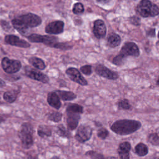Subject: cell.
Segmentation results:
<instances>
[{"instance_id": "obj_16", "label": "cell", "mask_w": 159, "mask_h": 159, "mask_svg": "<svg viewBox=\"0 0 159 159\" xmlns=\"http://www.w3.org/2000/svg\"><path fill=\"white\" fill-rule=\"evenodd\" d=\"M47 102L52 107L55 109H59L61 106L60 98L56 91L49 92L47 94Z\"/></svg>"}, {"instance_id": "obj_1", "label": "cell", "mask_w": 159, "mask_h": 159, "mask_svg": "<svg viewBox=\"0 0 159 159\" xmlns=\"http://www.w3.org/2000/svg\"><path fill=\"white\" fill-rule=\"evenodd\" d=\"M42 24L41 18L33 13H27L12 20V24L20 34L25 35L29 28L38 27Z\"/></svg>"}, {"instance_id": "obj_28", "label": "cell", "mask_w": 159, "mask_h": 159, "mask_svg": "<svg viewBox=\"0 0 159 159\" xmlns=\"http://www.w3.org/2000/svg\"><path fill=\"white\" fill-rule=\"evenodd\" d=\"M85 155L91 158V159H106L102 153H98L96 151L89 150L85 153Z\"/></svg>"}, {"instance_id": "obj_38", "label": "cell", "mask_w": 159, "mask_h": 159, "mask_svg": "<svg viewBox=\"0 0 159 159\" xmlns=\"http://www.w3.org/2000/svg\"><path fill=\"white\" fill-rule=\"evenodd\" d=\"M152 159H159V157H153Z\"/></svg>"}, {"instance_id": "obj_9", "label": "cell", "mask_w": 159, "mask_h": 159, "mask_svg": "<svg viewBox=\"0 0 159 159\" xmlns=\"http://www.w3.org/2000/svg\"><path fill=\"white\" fill-rule=\"evenodd\" d=\"M93 129L89 125H80L75 135V139L80 143H85L89 140L92 135Z\"/></svg>"}, {"instance_id": "obj_4", "label": "cell", "mask_w": 159, "mask_h": 159, "mask_svg": "<svg viewBox=\"0 0 159 159\" xmlns=\"http://www.w3.org/2000/svg\"><path fill=\"white\" fill-rule=\"evenodd\" d=\"M140 55V50L134 42L125 43L120 49L119 53L112 60V63L117 66H122L124 64L128 56L137 57Z\"/></svg>"}, {"instance_id": "obj_14", "label": "cell", "mask_w": 159, "mask_h": 159, "mask_svg": "<svg viewBox=\"0 0 159 159\" xmlns=\"http://www.w3.org/2000/svg\"><path fill=\"white\" fill-rule=\"evenodd\" d=\"M64 22L61 20H56L48 23L45 27V31L48 34H59L63 32Z\"/></svg>"}, {"instance_id": "obj_18", "label": "cell", "mask_w": 159, "mask_h": 159, "mask_svg": "<svg viewBox=\"0 0 159 159\" xmlns=\"http://www.w3.org/2000/svg\"><path fill=\"white\" fill-rule=\"evenodd\" d=\"M56 91L60 96V99L64 101H71L75 99L77 97L76 94L71 91L57 90Z\"/></svg>"}, {"instance_id": "obj_39", "label": "cell", "mask_w": 159, "mask_h": 159, "mask_svg": "<svg viewBox=\"0 0 159 159\" xmlns=\"http://www.w3.org/2000/svg\"><path fill=\"white\" fill-rule=\"evenodd\" d=\"M157 36H158V38L159 39V31H158V35H157Z\"/></svg>"}, {"instance_id": "obj_23", "label": "cell", "mask_w": 159, "mask_h": 159, "mask_svg": "<svg viewBox=\"0 0 159 159\" xmlns=\"http://www.w3.org/2000/svg\"><path fill=\"white\" fill-rule=\"evenodd\" d=\"M135 153L139 157H144L148 153V148L145 143L140 142L135 147Z\"/></svg>"}, {"instance_id": "obj_22", "label": "cell", "mask_w": 159, "mask_h": 159, "mask_svg": "<svg viewBox=\"0 0 159 159\" xmlns=\"http://www.w3.org/2000/svg\"><path fill=\"white\" fill-rule=\"evenodd\" d=\"M120 37L116 33L111 34L107 38V44L111 47H116L120 44Z\"/></svg>"}, {"instance_id": "obj_29", "label": "cell", "mask_w": 159, "mask_h": 159, "mask_svg": "<svg viewBox=\"0 0 159 159\" xmlns=\"http://www.w3.org/2000/svg\"><path fill=\"white\" fill-rule=\"evenodd\" d=\"M109 131L107 130V129H106L105 127H100L98 130V132H97V135L99 138L101 139H106L108 135H109Z\"/></svg>"}, {"instance_id": "obj_25", "label": "cell", "mask_w": 159, "mask_h": 159, "mask_svg": "<svg viewBox=\"0 0 159 159\" xmlns=\"http://www.w3.org/2000/svg\"><path fill=\"white\" fill-rule=\"evenodd\" d=\"M117 107L120 110H130L132 109V105L128 99H122L118 101Z\"/></svg>"}, {"instance_id": "obj_33", "label": "cell", "mask_w": 159, "mask_h": 159, "mask_svg": "<svg viewBox=\"0 0 159 159\" xmlns=\"http://www.w3.org/2000/svg\"><path fill=\"white\" fill-rule=\"evenodd\" d=\"M146 34L148 37H155V29L153 28H150L146 31Z\"/></svg>"}, {"instance_id": "obj_8", "label": "cell", "mask_w": 159, "mask_h": 159, "mask_svg": "<svg viewBox=\"0 0 159 159\" xmlns=\"http://www.w3.org/2000/svg\"><path fill=\"white\" fill-rule=\"evenodd\" d=\"M27 38L34 43H42L47 46L53 47L58 43V38L55 36L42 35L37 34H32L27 37Z\"/></svg>"}, {"instance_id": "obj_21", "label": "cell", "mask_w": 159, "mask_h": 159, "mask_svg": "<svg viewBox=\"0 0 159 159\" xmlns=\"http://www.w3.org/2000/svg\"><path fill=\"white\" fill-rule=\"evenodd\" d=\"M29 62L35 68L39 70H43L46 68V65L43 60L36 57H32L29 59Z\"/></svg>"}, {"instance_id": "obj_5", "label": "cell", "mask_w": 159, "mask_h": 159, "mask_svg": "<svg viewBox=\"0 0 159 159\" xmlns=\"http://www.w3.org/2000/svg\"><path fill=\"white\" fill-rule=\"evenodd\" d=\"M34 129L29 122L23 123L18 132V135L21 142L22 147L24 149L30 148L34 144Z\"/></svg>"}, {"instance_id": "obj_2", "label": "cell", "mask_w": 159, "mask_h": 159, "mask_svg": "<svg viewBox=\"0 0 159 159\" xmlns=\"http://www.w3.org/2000/svg\"><path fill=\"white\" fill-rule=\"evenodd\" d=\"M142 127L140 121L133 119H120L115 121L111 126V130L119 135H127L139 130Z\"/></svg>"}, {"instance_id": "obj_17", "label": "cell", "mask_w": 159, "mask_h": 159, "mask_svg": "<svg viewBox=\"0 0 159 159\" xmlns=\"http://www.w3.org/2000/svg\"><path fill=\"white\" fill-rule=\"evenodd\" d=\"M131 144L129 142H123L119 145L117 153L120 159H130Z\"/></svg>"}, {"instance_id": "obj_27", "label": "cell", "mask_w": 159, "mask_h": 159, "mask_svg": "<svg viewBox=\"0 0 159 159\" xmlns=\"http://www.w3.org/2000/svg\"><path fill=\"white\" fill-rule=\"evenodd\" d=\"M62 116V113L60 112H53L48 116L47 118L48 120L53 122H59L61 120Z\"/></svg>"}, {"instance_id": "obj_35", "label": "cell", "mask_w": 159, "mask_h": 159, "mask_svg": "<svg viewBox=\"0 0 159 159\" xmlns=\"http://www.w3.org/2000/svg\"><path fill=\"white\" fill-rule=\"evenodd\" d=\"M4 85H6V83H5V82L1 79V85H0V87H1V88H2V87L4 86Z\"/></svg>"}, {"instance_id": "obj_11", "label": "cell", "mask_w": 159, "mask_h": 159, "mask_svg": "<svg viewBox=\"0 0 159 159\" xmlns=\"http://www.w3.org/2000/svg\"><path fill=\"white\" fill-rule=\"evenodd\" d=\"M24 71L25 76H27L28 78L30 79L38 81L45 84L48 83L49 82L48 76L45 73L40 72L39 70L27 66H25Z\"/></svg>"}, {"instance_id": "obj_3", "label": "cell", "mask_w": 159, "mask_h": 159, "mask_svg": "<svg viewBox=\"0 0 159 159\" xmlns=\"http://www.w3.org/2000/svg\"><path fill=\"white\" fill-rule=\"evenodd\" d=\"M66 113L67 128L70 130H73L78 125L81 114L83 113V107L76 103H70L66 108Z\"/></svg>"}, {"instance_id": "obj_37", "label": "cell", "mask_w": 159, "mask_h": 159, "mask_svg": "<svg viewBox=\"0 0 159 159\" xmlns=\"http://www.w3.org/2000/svg\"><path fill=\"white\" fill-rule=\"evenodd\" d=\"M156 84H157V86H159V76H158V78H157V80Z\"/></svg>"}, {"instance_id": "obj_34", "label": "cell", "mask_w": 159, "mask_h": 159, "mask_svg": "<svg viewBox=\"0 0 159 159\" xmlns=\"http://www.w3.org/2000/svg\"><path fill=\"white\" fill-rule=\"evenodd\" d=\"M98 2L101 3V4H107L109 2L110 0H96Z\"/></svg>"}, {"instance_id": "obj_12", "label": "cell", "mask_w": 159, "mask_h": 159, "mask_svg": "<svg viewBox=\"0 0 159 159\" xmlns=\"http://www.w3.org/2000/svg\"><path fill=\"white\" fill-rule=\"evenodd\" d=\"M66 74L71 81L79 84L81 86H85L88 84L87 80L82 76L80 71L76 68H68L66 70Z\"/></svg>"}, {"instance_id": "obj_6", "label": "cell", "mask_w": 159, "mask_h": 159, "mask_svg": "<svg viewBox=\"0 0 159 159\" xmlns=\"http://www.w3.org/2000/svg\"><path fill=\"white\" fill-rule=\"evenodd\" d=\"M136 12L143 17H155L159 14V6L149 0H141L136 7Z\"/></svg>"}, {"instance_id": "obj_13", "label": "cell", "mask_w": 159, "mask_h": 159, "mask_svg": "<svg viewBox=\"0 0 159 159\" xmlns=\"http://www.w3.org/2000/svg\"><path fill=\"white\" fill-rule=\"evenodd\" d=\"M4 42L7 44L20 48H29L30 47V45L29 42L14 35H7L5 36Z\"/></svg>"}, {"instance_id": "obj_30", "label": "cell", "mask_w": 159, "mask_h": 159, "mask_svg": "<svg viewBox=\"0 0 159 159\" xmlns=\"http://www.w3.org/2000/svg\"><path fill=\"white\" fill-rule=\"evenodd\" d=\"M84 6L81 2H76L73 5V12L75 14H80L84 12Z\"/></svg>"}, {"instance_id": "obj_31", "label": "cell", "mask_w": 159, "mask_h": 159, "mask_svg": "<svg viewBox=\"0 0 159 159\" xmlns=\"http://www.w3.org/2000/svg\"><path fill=\"white\" fill-rule=\"evenodd\" d=\"M80 71L86 75V76H89L93 73V70H92V66L89 65H86L81 66L80 68Z\"/></svg>"}, {"instance_id": "obj_36", "label": "cell", "mask_w": 159, "mask_h": 159, "mask_svg": "<svg viewBox=\"0 0 159 159\" xmlns=\"http://www.w3.org/2000/svg\"><path fill=\"white\" fill-rule=\"evenodd\" d=\"M50 159H60V157H58V156H53V157H52Z\"/></svg>"}, {"instance_id": "obj_24", "label": "cell", "mask_w": 159, "mask_h": 159, "mask_svg": "<svg viewBox=\"0 0 159 159\" xmlns=\"http://www.w3.org/2000/svg\"><path fill=\"white\" fill-rule=\"evenodd\" d=\"M56 133L58 136L63 138L68 139L71 136L70 130L68 128L66 129L63 124H59L57 126Z\"/></svg>"}, {"instance_id": "obj_26", "label": "cell", "mask_w": 159, "mask_h": 159, "mask_svg": "<svg viewBox=\"0 0 159 159\" xmlns=\"http://www.w3.org/2000/svg\"><path fill=\"white\" fill-rule=\"evenodd\" d=\"M147 141L153 146H159V135L157 132H153L148 135Z\"/></svg>"}, {"instance_id": "obj_20", "label": "cell", "mask_w": 159, "mask_h": 159, "mask_svg": "<svg viewBox=\"0 0 159 159\" xmlns=\"http://www.w3.org/2000/svg\"><path fill=\"white\" fill-rule=\"evenodd\" d=\"M37 134L41 138L51 137L52 134V127L47 125H40L37 129Z\"/></svg>"}, {"instance_id": "obj_19", "label": "cell", "mask_w": 159, "mask_h": 159, "mask_svg": "<svg viewBox=\"0 0 159 159\" xmlns=\"http://www.w3.org/2000/svg\"><path fill=\"white\" fill-rule=\"evenodd\" d=\"M19 92L20 91L19 89H12L7 91L3 94V99L8 103H13L16 100Z\"/></svg>"}, {"instance_id": "obj_10", "label": "cell", "mask_w": 159, "mask_h": 159, "mask_svg": "<svg viewBox=\"0 0 159 159\" xmlns=\"http://www.w3.org/2000/svg\"><path fill=\"white\" fill-rule=\"evenodd\" d=\"M94 71L98 75L110 80H116L119 77L117 72L110 70L102 64L96 65L94 67Z\"/></svg>"}, {"instance_id": "obj_7", "label": "cell", "mask_w": 159, "mask_h": 159, "mask_svg": "<svg viewBox=\"0 0 159 159\" xmlns=\"http://www.w3.org/2000/svg\"><path fill=\"white\" fill-rule=\"evenodd\" d=\"M1 66L4 71L6 73L14 74L21 69L22 64L19 60L4 57L1 60Z\"/></svg>"}, {"instance_id": "obj_15", "label": "cell", "mask_w": 159, "mask_h": 159, "mask_svg": "<svg viewBox=\"0 0 159 159\" xmlns=\"http://www.w3.org/2000/svg\"><path fill=\"white\" fill-rule=\"evenodd\" d=\"M93 34L94 36L98 39H102L106 36V27L103 20L101 19H97L94 22Z\"/></svg>"}, {"instance_id": "obj_32", "label": "cell", "mask_w": 159, "mask_h": 159, "mask_svg": "<svg viewBox=\"0 0 159 159\" xmlns=\"http://www.w3.org/2000/svg\"><path fill=\"white\" fill-rule=\"evenodd\" d=\"M129 21L130 22V23L134 25H137L139 26L140 25L141 23V20L140 17H139L137 16H134L132 17H130L129 19Z\"/></svg>"}]
</instances>
